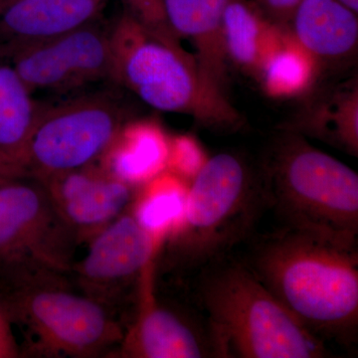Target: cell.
<instances>
[{
  "label": "cell",
  "instance_id": "9c48e42d",
  "mask_svg": "<svg viewBox=\"0 0 358 358\" xmlns=\"http://www.w3.org/2000/svg\"><path fill=\"white\" fill-rule=\"evenodd\" d=\"M133 204L90 239L86 255L70 271L78 291L110 310L126 329L143 273L160 244L138 222Z\"/></svg>",
  "mask_w": 358,
  "mask_h": 358
},
{
  "label": "cell",
  "instance_id": "5b68a950",
  "mask_svg": "<svg viewBox=\"0 0 358 358\" xmlns=\"http://www.w3.org/2000/svg\"><path fill=\"white\" fill-rule=\"evenodd\" d=\"M268 210L281 227L348 249L358 243V176L303 136H281L259 169Z\"/></svg>",
  "mask_w": 358,
  "mask_h": 358
},
{
  "label": "cell",
  "instance_id": "83f0119b",
  "mask_svg": "<svg viewBox=\"0 0 358 358\" xmlns=\"http://www.w3.org/2000/svg\"></svg>",
  "mask_w": 358,
  "mask_h": 358
},
{
  "label": "cell",
  "instance_id": "ffe728a7",
  "mask_svg": "<svg viewBox=\"0 0 358 358\" xmlns=\"http://www.w3.org/2000/svg\"><path fill=\"white\" fill-rule=\"evenodd\" d=\"M289 133L308 134L352 155H358L357 90L341 93L294 122Z\"/></svg>",
  "mask_w": 358,
  "mask_h": 358
},
{
  "label": "cell",
  "instance_id": "9a60e30c",
  "mask_svg": "<svg viewBox=\"0 0 358 358\" xmlns=\"http://www.w3.org/2000/svg\"><path fill=\"white\" fill-rule=\"evenodd\" d=\"M289 32L319 62H336L357 47V13L338 0H301L291 18Z\"/></svg>",
  "mask_w": 358,
  "mask_h": 358
},
{
  "label": "cell",
  "instance_id": "603a6c76",
  "mask_svg": "<svg viewBox=\"0 0 358 358\" xmlns=\"http://www.w3.org/2000/svg\"><path fill=\"white\" fill-rule=\"evenodd\" d=\"M128 2L131 13L134 17L138 18L143 24L166 34L176 36L169 29L164 10H162V0H126Z\"/></svg>",
  "mask_w": 358,
  "mask_h": 358
},
{
  "label": "cell",
  "instance_id": "8fae6325",
  "mask_svg": "<svg viewBox=\"0 0 358 358\" xmlns=\"http://www.w3.org/2000/svg\"><path fill=\"white\" fill-rule=\"evenodd\" d=\"M152 261L141 279L133 319L115 355L129 358L214 357L206 324L155 294Z\"/></svg>",
  "mask_w": 358,
  "mask_h": 358
},
{
  "label": "cell",
  "instance_id": "7a4b0ae2",
  "mask_svg": "<svg viewBox=\"0 0 358 358\" xmlns=\"http://www.w3.org/2000/svg\"><path fill=\"white\" fill-rule=\"evenodd\" d=\"M267 210L260 173L241 155L207 159L186 192L182 215L160 242L155 277L182 281L252 239Z\"/></svg>",
  "mask_w": 358,
  "mask_h": 358
},
{
  "label": "cell",
  "instance_id": "d6986e66",
  "mask_svg": "<svg viewBox=\"0 0 358 358\" xmlns=\"http://www.w3.org/2000/svg\"><path fill=\"white\" fill-rule=\"evenodd\" d=\"M317 66L315 59L296 41L289 29L282 27L258 78L268 95L289 98L303 93L312 85Z\"/></svg>",
  "mask_w": 358,
  "mask_h": 358
},
{
  "label": "cell",
  "instance_id": "6da1fadb",
  "mask_svg": "<svg viewBox=\"0 0 358 358\" xmlns=\"http://www.w3.org/2000/svg\"><path fill=\"white\" fill-rule=\"evenodd\" d=\"M245 265L308 331L345 348L358 341V249L280 227L256 238Z\"/></svg>",
  "mask_w": 358,
  "mask_h": 358
},
{
  "label": "cell",
  "instance_id": "52a82bcc",
  "mask_svg": "<svg viewBox=\"0 0 358 358\" xmlns=\"http://www.w3.org/2000/svg\"><path fill=\"white\" fill-rule=\"evenodd\" d=\"M121 99L98 92L38 108L13 176L45 180L96 164L128 122Z\"/></svg>",
  "mask_w": 358,
  "mask_h": 358
},
{
  "label": "cell",
  "instance_id": "ba28073f",
  "mask_svg": "<svg viewBox=\"0 0 358 358\" xmlns=\"http://www.w3.org/2000/svg\"><path fill=\"white\" fill-rule=\"evenodd\" d=\"M79 244L43 181L14 176L0 183V266L39 265L70 275Z\"/></svg>",
  "mask_w": 358,
  "mask_h": 358
},
{
  "label": "cell",
  "instance_id": "2e32d148",
  "mask_svg": "<svg viewBox=\"0 0 358 358\" xmlns=\"http://www.w3.org/2000/svg\"><path fill=\"white\" fill-rule=\"evenodd\" d=\"M169 150L171 140L155 122L129 121L99 164L115 178L138 186L166 169Z\"/></svg>",
  "mask_w": 358,
  "mask_h": 358
},
{
  "label": "cell",
  "instance_id": "3957f363",
  "mask_svg": "<svg viewBox=\"0 0 358 358\" xmlns=\"http://www.w3.org/2000/svg\"><path fill=\"white\" fill-rule=\"evenodd\" d=\"M0 301L20 331L21 357H100L117 352L126 334L69 274L43 266H0Z\"/></svg>",
  "mask_w": 358,
  "mask_h": 358
},
{
  "label": "cell",
  "instance_id": "44dd1931",
  "mask_svg": "<svg viewBox=\"0 0 358 358\" xmlns=\"http://www.w3.org/2000/svg\"><path fill=\"white\" fill-rule=\"evenodd\" d=\"M145 183L134 200V215L160 243L182 215L187 190L173 174L159 173Z\"/></svg>",
  "mask_w": 358,
  "mask_h": 358
},
{
  "label": "cell",
  "instance_id": "ac0fdd59",
  "mask_svg": "<svg viewBox=\"0 0 358 358\" xmlns=\"http://www.w3.org/2000/svg\"><path fill=\"white\" fill-rule=\"evenodd\" d=\"M38 107L13 64L0 54V171L13 178Z\"/></svg>",
  "mask_w": 358,
  "mask_h": 358
},
{
  "label": "cell",
  "instance_id": "7c38bea8",
  "mask_svg": "<svg viewBox=\"0 0 358 358\" xmlns=\"http://www.w3.org/2000/svg\"><path fill=\"white\" fill-rule=\"evenodd\" d=\"M80 243L95 236L134 203L138 186L96 164L42 180Z\"/></svg>",
  "mask_w": 358,
  "mask_h": 358
},
{
  "label": "cell",
  "instance_id": "8992f818",
  "mask_svg": "<svg viewBox=\"0 0 358 358\" xmlns=\"http://www.w3.org/2000/svg\"><path fill=\"white\" fill-rule=\"evenodd\" d=\"M112 80L150 107L192 115L209 126H229L238 115L207 82L179 39L124 14L109 32Z\"/></svg>",
  "mask_w": 358,
  "mask_h": 358
},
{
  "label": "cell",
  "instance_id": "7402d4cb",
  "mask_svg": "<svg viewBox=\"0 0 358 358\" xmlns=\"http://www.w3.org/2000/svg\"><path fill=\"white\" fill-rule=\"evenodd\" d=\"M206 160L201 148L192 138L178 136L171 140L167 167L182 178H194Z\"/></svg>",
  "mask_w": 358,
  "mask_h": 358
},
{
  "label": "cell",
  "instance_id": "5bb4252c",
  "mask_svg": "<svg viewBox=\"0 0 358 358\" xmlns=\"http://www.w3.org/2000/svg\"><path fill=\"white\" fill-rule=\"evenodd\" d=\"M229 0H162L169 29L194 45L195 61L202 75L223 94L227 55L223 38V14Z\"/></svg>",
  "mask_w": 358,
  "mask_h": 358
},
{
  "label": "cell",
  "instance_id": "4fadbf2b",
  "mask_svg": "<svg viewBox=\"0 0 358 358\" xmlns=\"http://www.w3.org/2000/svg\"><path fill=\"white\" fill-rule=\"evenodd\" d=\"M101 0H0V54L55 38L92 23Z\"/></svg>",
  "mask_w": 358,
  "mask_h": 358
},
{
  "label": "cell",
  "instance_id": "484cf974",
  "mask_svg": "<svg viewBox=\"0 0 358 358\" xmlns=\"http://www.w3.org/2000/svg\"><path fill=\"white\" fill-rule=\"evenodd\" d=\"M341 4L350 8L353 13H357L358 11V0H338Z\"/></svg>",
  "mask_w": 358,
  "mask_h": 358
},
{
  "label": "cell",
  "instance_id": "cb8c5ba5",
  "mask_svg": "<svg viewBox=\"0 0 358 358\" xmlns=\"http://www.w3.org/2000/svg\"><path fill=\"white\" fill-rule=\"evenodd\" d=\"M21 357L20 346L15 331L0 301V358Z\"/></svg>",
  "mask_w": 358,
  "mask_h": 358
},
{
  "label": "cell",
  "instance_id": "277c9868",
  "mask_svg": "<svg viewBox=\"0 0 358 358\" xmlns=\"http://www.w3.org/2000/svg\"><path fill=\"white\" fill-rule=\"evenodd\" d=\"M195 278L214 357H329L326 341L284 307L243 261L228 257Z\"/></svg>",
  "mask_w": 358,
  "mask_h": 358
},
{
  "label": "cell",
  "instance_id": "d4e9b609",
  "mask_svg": "<svg viewBox=\"0 0 358 358\" xmlns=\"http://www.w3.org/2000/svg\"><path fill=\"white\" fill-rule=\"evenodd\" d=\"M301 0H264L268 13L278 22L282 23L291 20L294 9Z\"/></svg>",
  "mask_w": 358,
  "mask_h": 358
},
{
  "label": "cell",
  "instance_id": "4316f807",
  "mask_svg": "<svg viewBox=\"0 0 358 358\" xmlns=\"http://www.w3.org/2000/svg\"><path fill=\"white\" fill-rule=\"evenodd\" d=\"M6 178H8V176H6V174L2 173L1 171H0V183L3 182Z\"/></svg>",
  "mask_w": 358,
  "mask_h": 358
},
{
  "label": "cell",
  "instance_id": "30bf717a",
  "mask_svg": "<svg viewBox=\"0 0 358 358\" xmlns=\"http://www.w3.org/2000/svg\"><path fill=\"white\" fill-rule=\"evenodd\" d=\"M2 56L31 93L37 90L67 91L112 80L109 32L93 22Z\"/></svg>",
  "mask_w": 358,
  "mask_h": 358
},
{
  "label": "cell",
  "instance_id": "e0dca14e",
  "mask_svg": "<svg viewBox=\"0 0 358 358\" xmlns=\"http://www.w3.org/2000/svg\"><path fill=\"white\" fill-rule=\"evenodd\" d=\"M247 0H229L223 14V38L228 60L259 77L264 62L281 35Z\"/></svg>",
  "mask_w": 358,
  "mask_h": 358
}]
</instances>
